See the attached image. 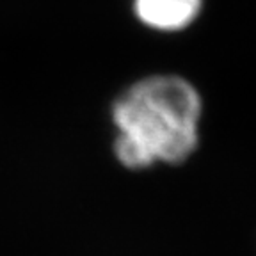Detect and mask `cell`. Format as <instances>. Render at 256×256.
Here are the masks:
<instances>
[{
	"label": "cell",
	"mask_w": 256,
	"mask_h": 256,
	"mask_svg": "<svg viewBox=\"0 0 256 256\" xmlns=\"http://www.w3.org/2000/svg\"><path fill=\"white\" fill-rule=\"evenodd\" d=\"M203 0H134L136 16L156 30H182L196 20Z\"/></svg>",
	"instance_id": "2"
},
{
	"label": "cell",
	"mask_w": 256,
	"mask_h": 256,
	"mask_svg": "<svg viewBox=\"0 0 256 256\" xmlns=\"http://www.w3.org/2000/svg\"><path fill=\"white\" fill-rule=\"evenodd\" d=\"M201 96L178 75H152L124 89L114 102V153L126 169L155 162L182 164L200 144Z\"/></svg>",
	"instance_id": "1"
}]
</instances>
